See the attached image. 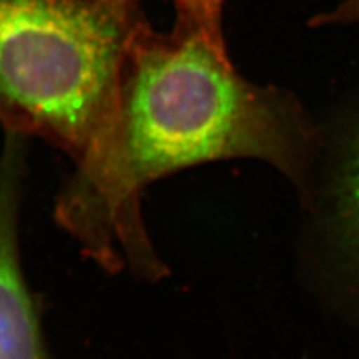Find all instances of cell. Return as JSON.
<instances>
[{
  "instance_id": "7",
  "label": "cell",
  "mask_w": 359,
  "mask_h": 359,
  "mask_svg": "<svg viewBox=\"0 0 359 359\" xmlns=\"http://www.w3.org/2000/svg\"><path fill=\"white\" fill-rule=\"evenodd\" d=\"M359 22V0H343L331 13L322 14L314 18V26L327 25H353Z\"/></svg>"
},
{
  "instance_id": "3",
  "label": "cell",
  "mask_w": 359,
  "mask_h": 359,
  "mask_svg": "<svg viewBox=\"0 0 359 359\" xmlns=\"http://www.w3.org/2000/svg\"><path fill=\"white\" fill-rule=\"evenodd\" d=\"M26 140L20 133L5 132L0 153V359H45L38 318L18 256Z\"/></svg>"
},
{
  "instance_id": "5",
  "label": "cell",
  "mask_w": 359,
  "mask_h": 359,
  "mask_svg": "<svg viewBox=\"0 0 359 359\" xmlns=\"http://www.w3.org/2000/svg\"><path fill=\"white\" fill-rule=\"evenodd\" d=\"M340 215L347 238L359 253V138L341 180Z\"/></svg>"
},
{
  "instance_id": "4",
  "label": "cell",
  "mask_w": 359,
  "mask_h": 359,
  "mask_svg": "<svg viewBox=\"0 0 359 359\" xmlns=\"http://www.w3.org/2000/svg\"><path fill=\"white\" fill-rule=\"evenodd\" d=\"M223 2L224 0H174L177 21L172 33L201 38L217 51L226 53L222 30Z\"/></svg>"
},
{
  "instance_id": "1",
  "label": "cell",
  "mask_w": 359,
  "mask_h": 359,
  "mask_svg": "<svg viewBox=\"0 0 359 359\" xmlns=\"http://www.w3.org/2000/svg\"><path fill=\"white\" fill-rule=\"evenodd\" d=\"M314 132L295 99L245 81L228 53L196 36L132 33L109 125L55 199L59 226L107 271L125 262L145 280L166 274L145 231L141 194L202 162L252 157L304 189Z\"/></svg>"
},
{
  "instance_id": "2",
  "label": "cell",
  "mask_w": 359,
  "mask_h": 359,
  "mask_svg": "<svg viewBox=\"0 0 359 359\" xmlns=\"http://www.w3.org/2000/svg\"><path fill=\"white\" fill-rule=\"evenodd\" d=\"M138 27L93 0H0L4 132L39 138L80 162L114 116Z\"/></svg>"
},
{
  "instance_id": "6",
  "label": "cell",
  "mask_w": 359,
  "mask_h": 359,
  "mask_svg": "<svg viewBox=\"0 0 359 359\" xmlns=\"http://www.w3.org/2000/svg\"><path fill=\"white\" fill-rule=\"evenodd\" d=\"M93 2L102 6L126 27L133 29L145 22L140 9V0H93Z\"/></svg>"
}]
</instances>
